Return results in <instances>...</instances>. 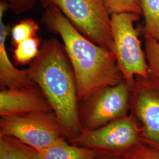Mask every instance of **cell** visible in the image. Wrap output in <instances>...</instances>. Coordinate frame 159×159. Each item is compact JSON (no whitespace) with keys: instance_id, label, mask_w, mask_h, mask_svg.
<instances>
[{"instance_id":"cell-16","label":"cell","mask_w":159,"mask_h":159,"mask_svg":"<svg viewBox=\"0 0 159 159\" xmlns=\"http://www.w3.org/2000/svg\"><path fill=\"white\" fill-rule=\"evenodd\" d=\"M104 2L110 16L115 14L131 12L143 16L139 0H104Z\"/></svg>"},{"instance_id":"cell-4","label":"cell","mask_w":159,"mask_h":159,"mask_svg":"<svg viewBox=\"0 0 159 159\" xmlns=\"http://www.w3.org/2000/svg\"><path fill=\"white\" fill-rule=\"evenodd\" d=\"M44 8H58L88 39L113 52L111 16L104 0H40Z\"/></svg>"},{"instance_id":"cell-1","label":"cell","mask_w":159,"mask_h":159,"mask_svg":"<svg viewBox=\"0 0 159 159\" xmlns=\"http://www.w3.org/2000/svg\"><path fill=\"white\" fill-rule=\"evenodd\" d=\"M44 9L41 21L63 40L75 75L79 103L95 91L124 80L113 51L85 37L57 7Z\"/></svg>"},{"instance_id":"cell-5","label":"cell","mask_w":159,"mask_h":159,"mask_svg":"<svg viewBox=\"0 0 159 159\" xmlns=\"http://www.w3.org/2000/svg\"><path fill=\"white\" fill-rule=\"evenodd\" d=\"M140 17L131 12L111 15L114 54L124 80L130 88L137 75L149 76L146 55L134 27V24L139 21Z\"/></svg>"},{"instance_id":"cell-14","label":"cell","mask_w":159,"mask_h":159,"mask_svg":"<svg viewBox=\"0 0 159 159\" xmlns=\"http://www.w3.org/2000/svg\"><path fill=\"white\" fill-rule=\"evenodd\" d=\"M41 46V39L35 36L18 44L14 50V60L17 64L25 65L38 56Z\"/></svg>"},{"instance_id":"cell-2","label":"cell","mask_w":159,"mask_h":159,"mask_svg":"<svg viewBox=\"0 0 159 159\" xmlns=\"http://www.w3.org/2000/svg\"><path fill=\"white\" fill-rule=\"evenodd\" d=\"M28 70L50 102L67 140L72 142L82 130L77 80L64 45L55 39L44 41Z\"/></svg>"},{"instance_id":"cell-19","label":"cell","mask_w":159,"mask_h":159,"mask_svg":"<svg viewBox=\"0 0 159 159\" xmlns=\"http://www.w3.org/2000/svg\"><path fill=\"white\" fill-rule=\"evenodd\" d=\"M9 4L10 8L14 14H20L33 9L37 1L40 0H6Z\"/></svg>"},{"instance_id":"cell-3","label":"cell","mask_w":159,"mask_h":159,"mask_svg":"<svg viewBox=\"0 0 159 159\" xmlns=\"http://www.w3.org/2000/svg\"><path fill=\"white\" fill-rule=\"evenodd\" d=\"M142 143L141 125L130 113L98 129L83 131L70 143L92 150L99 157H119Z\"/></svg>"},{"instance_id":"cell-17","label":"cell","mask_w":159,"mask_h":159,"mask_svg":"<svg viewBox=\"0 0 159 159\" xmlns=\"http://www.w3.org/2000/svg\"><path fill=\"white\" fill-rule=\"evenodd\" d=\"M144 48L149 75L159 79V41L146 39Z\"/></svg>"},{"instance_id":"cell-9","label":"cell","mask_w":159,"mask_h":159,"mask_svg":"<svg viewBox=\"0 0 159 159\" xmlns=\"http://www.w3.org/2000/svg\"><path fill=\"white\" fill-rule=\"evenodd\" d=\"M37 111L54 113L46 96L36 84L22 88L1 89V117Z\"/></svg>"},{"instance_id":"cell-13","label":"cell","mask_w":159,"mask_h":159,"mask_svg":"<svg viewBox=\"0 0 159 159\" xmlns=\"http://www.w3.org/2000/svg\"><path fill=\"white\" fill-rule=\"evenodd\" d=\"M144 24L142 35L146 39L159 41V0H139Z\"/></svg>"},{"instance_id":"cell-15","label":"cell","mask_w":159,"mask_h":159,"mask_svg":"<svg viewBox=\"0 0 159 159\" xmlns=\"http://www.w3.org/2000/svg\"><path fill=\"white\" fill-rule=\"evenodd\" d=\"M39 25L32 18L23 20L14 25L10 30L11 43L14 47L23 41L37 36Z\"/></svg>"},{"instance_id":"cell-10","label":"cell","mask_w":159,"mask_h":159,"mask_svg":"<svg viewBox=\"0 0 159 159\" xmlns=\"http://www.w3.org/2000/svg\"><path fill=\"white\" fill-rule=\"evenodd\" d=\"M10 8L9 3L0 1V85L1 89L22 88L34 85L28 68L19 70L12 64L6 50L7 38L10 32V27L3 22L5 12Z\"/></svg>"},{"instance_id":"cell-20","label":"cell","mask_w":159,"mask_h":159,"mask_svg":"<svg viewBox=\"0 0 159 159\" xmlns=\"http://www.w3.org/2000/svg\"><path fill=\"white\" fill-rule=\"evenodd\" d=\"M97 159H117L116 157H99Z\"/></svg>"},{"instance_id":"cell-11","label":"cell","mask_w":159,"mask_h":159,"mask_svg":"<svg viewBox=\"0 0 159 159\" xmlns=\"http://www.w3.org/2000/svg\"><path fill=\"white\" fill-rule=\"evenodd\" d=\"M64 139L40 152L41 159H97L98 154L87 148L67 142Z\"/></svg>"},{"instance_id":"cell-6","label":"cell","mask_w":159,"mask_h":159,"mask_svg":"<svg viewBox=\"0 0 159 159\" xmlns=\"http://www.w3.org/2000/svg\"><path fill=\"white\" fill-rule=\"evenodd\" d=\"M0 134L14 137L39 151L58 141L67 140L53 112L37 111L1 117Z\"/></svg>"},{"instance_id":"cell-7","label":"cell","mask_w":159,"mask_h":159,"mask_svg":"<svg viewBox=\"0 0 159 159\" xmlns=\"http://www.w3.org/2000/svg\"><path fill=\"white\" fill-rule=\"evenodd\" d=\"M131 88L125 80L95 91L79 103V116L83 131L98 129L129 114Z\"/></svg>"},{"instance_id":"cell-8","label":"cell","mask_w":159,"mask_h":159,"mask_svg":"<svg viewBox=\"0 0 159 159\" xmlns=\"http://www.w3.org/2000/svg\"><path fill=\"white\" fill-rule=\"evenodd\" d=\"M130 111L141 125L143 143L159 150V79L136 76L131 87Z\"/></svg>"},{"instance_id":"cell-12","label":"cell","mask_w":159,"mask_h":159,"mask_svg":"<svg viewBox=\"0 0 159 159\" xmlns=\"http://www.w3.org/2000/svg\"><path fill=\"white\" fill-rule=\"evenodd\" d=\"M0 159H41L40 152L14 137L0 134Z\"/></svg>"},{"instance_id":"cell-18","label":"cell","mask_w":159,"mask_h":159,"mask_svg":"<svg viewBox=\"0 0 159 159\" xmlns=\"http://www.w3.org/2000/svg\"><path fill=\"white\" fill-rule=\"evenodd\" d=\"M117 159H159V150L142 143Z\"/></svg>"}]
</instances>
